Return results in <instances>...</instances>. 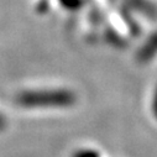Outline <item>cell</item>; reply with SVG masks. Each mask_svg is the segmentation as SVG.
Segmentation results:
<instances>
[{"instance_id":"obj_3","label":"cell","mask_w":157,"mask_h":157,"mask_svg":"<svg viewBox=\"0 0 157 157\" xmlns=\"http://www.w3.org/2000/svg\"><path fill=\"white\" fill-rule=\"evenodd\" d=\"M5 124H6V121H5V117H4L2 114H0V130L5 128Z\"/></svg>"},{"instance_id":"obj_1","label":"cell","mask_w":157,"mask_h":157,"mask_svg":"<svg viewBox=\"0 0 157 157\" xmlns=\"http://www.w3.org/2000/svg\"><path fill=\"white\" fill-rule=\"evenodd\" d=\"M17 103L26 108L46 106H71L75 103V95L71 90H29L17 97Z\"/></svg>"},{"instance_id":"obj_2","label":"cell","mask_w":157,"mask_h":157,"mask_svg":"<svg viewBox=\"0 0 157 157\" xmlns=\"http://www.w3.org/2000/svg\"><path fill=\"white\" fill-rule=\"evenodd\" d=\"M92 152L90 151H81V152H75L73 157H92Z\"/></svg>"}]
</instances>
